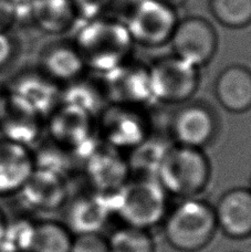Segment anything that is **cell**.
Here are the masks:
<instances>
[{
	"mask_svg": "<svg viewBox=\"0 0 251 252\" xmlns=\"http://www.w3.org/2000/svg\"><path fill=\"white\" fill-rule=\"evenodd\" d=\"M102 82L113 104L143 107L154 101L149 65L129 60L103 75Z\"/></svg>",
	"mask_w": 251,
	"mask_h": 252,
	"instance_id": "cell-8",
	"label": "cell"
},
{
	"mask_svg": "<svg viewBox=\"0 0 251 252\" xmlns=\"http://www.w3.org/2000/svg\"><path fill=\"white\" fill-rule=\"evenodd\" d=\"M178 20L176 9L159 0H133L123 22L134 43L158 48L169 43Z\"/></svg>",
	"mask_w": 251,
	"mask_h": 252,
	"instance_id": "cell-4",
	"label": "cell"
},
{
	"mask_svg": "<svg viewBox=\"0 0 251 252\" xmlns=\"http://www.w3.org/2000/svg\"><path fill=\"white\" fill-rule=\"evenodd\" d=\"M8 218L4 211L2 210L1 207H0V245L3 240L4 233H6V229H7V224H8Z\"/></svg>",
	"mask_w": 251,
	"mask_h": 252,
	"instance_id": "cell-26",
	"label": "cell"
},
{
	"mask_svg": "<svg viewBox=\"0 0 251 252\" xmlns=\"http://www.w3.org/2000/svg\"><path fill=\"white\" fill-rule=\"evenodd\" d=\"M40 118L22 109L3 92L0 111L1 137L30 147L31 142L38 137Z\"/></svg>",
	"mask_w": 251,
	"mask_h": 252,
	"instance_id": "cell-16",
	"label": "cell"
},
{
	"mask_svg": "<svg viewBox=\"0 0 251 252\" xmlns=\"http://www.w3.org/2000/svg\"><path fill=\"white\" fill-rule=\"evenodd\" d=\"M34 172V154L31 148L0 137V198L19 195Z\"/></svg>",
	"mask_w": 251,
	"mask_h": 252,
	"instance_id": "cell-11",
	"label": "cell"
},
{
	"mask_svg": "<svg viewBox=\"0 0 251 252\" xmlns=\"http://www.w3.org/2000/svg\"><path fill=\"white\" fill-rule=\"evenodd\" d=\"M210 177L212 165L204 150L177 144L164 151L156 168V179L167 195L183 199L198 197Z\"/></svg>",
	"mask_w": 251,
	"mask_h": 252,
	"instance_id": "cell-2",
	"label": "cell"
},
{
	"mask_svg": "<svg viewBox=\"0 0 251 252\" xmlns=\"http://www.w3.org/2000/svg\"><path fill=\"white\" fill-rule=\"evenodd\" d=\"M218 122L214 112L200 103H191L181 107L172 120L170 133L175 144L200 148L209 145L216 137Z\"/></svg>",
	"mask_w": 251,
	"mask_h": 252,
	"instance_id": "cell-10",
	"label": "cell"
},
{
	"mask_svg": "<svg viewBox=\"0 0 251 252\" xmlns=\"http://www.w3.org/2000/svg\"><path fill=\"white\" fill-rule=\"evenodd\" d=\"M16 53V42L10 34L0 30V69L10 62Z\"/></svg>",
	"mask_w": 251,
	"mask_h": 252,
	"instance_id": "cell-24",
	"label": "cell"
},
{
	"mask_svg": "<svg viewBox=\"0 0 251 252\" xmlns=\"http://www.w3.org/2000/svg\"><path fill=\"white\" fill-rule=\"evenodd\" d=\"M79 20H88L104 16L114 0H70Z\"/></svg>",
	"mask_w": 251,
	"mask_h": 252,
	"instance_id": "cell-23",
	"label": "cell"
},
{
	"mask_svg": "<svg viewBox=\"0 0 251 252\" xmlns=\"http://www.w3.org/2000/svg\"><path fill=\"white\" fill-rule=\"evenodd\" d=\"M70 252H110V249L106 238L97 232H88L73 238Z\"/></svg>",
	"mask_w": 251,
	"mask_h": 252,
	"instance_id": "cell-22",
	"label": "cell"
},
{
	"mask_svg": "<svg viewBox=\"0 0 251 252\" xmlns=\"http://www.w3.org/2000/svg\"><path fill=\"white\" fill-rule=\"evenodd\" d=\"M163 223L168 245L182 252L203 250L218 230L214 206L198 197L183 199L167 211Z\"/></svg>",
	"mask_w": 251,
	"mask_h": 252,
	"instance_id": "cell-3",
	"label": "cell"
},
{
	"mask_svg": "<svg viewBox=\"0 0 251 252\" xmlns=\"http://www.w3.org/2000/svg\"><path fill=\"white\" fill-rule=\"evenodd\" d=\"M2 100H3V92L0 90V111H1V105H2Z\"/></svg>",
	"mask_w": 251,
	"mask_h": 252,
	"instance_id": "cell-28",
	"label": "cell"
},
{
	"mask_svg": "<svg viewBox=\"0 0 251 252\" xmlns=\"http://www.w3.org/2000/svg\"><path fill=\"white\" fill-rule=\"evenodd\" d=\"M250 189H251V187H250Z\"/></svg>",
	"mask_w": 251,
	"mask_h": 252,
	"instance_id": "cell-29",
	"label": "cell"
},
{
	"mask_svg": "<svg viewBox=\"0 0 251 252\" xmlns=\"http://www.w3.org/2000/svg\"><path fill=\"white\" fill-rule=\"evenodd\" d=\"M159 1H162L163 3L167 4V6L172 7L174 9H177L179 7H182L185 4L188 0H159Z\"/></svg>",
	"mask_w": 251,
	"mask_h": 252,
	"instance_id": "cell-27",
	"label": "cell"
},
{
	"mask_svg": "<svg viewBox=\"0 0 251 252\" xmlns=\"http://www.w3.org/2000/svg\"><path fill=\"white\" fill-rule=\"evenodd\" d=\"M154 101L183 104L190 100L199 85V69L175 56L155 60L149 65Z\"/></svg>",
	"mask_w": 251,
	"mask_h": 252,
	"instance_id": "cell-6",
	"label": "cell"
},
{
	"mask_svg": "<svg viewBox=\"0 0 251 252\" xmlns=\"http://www.w3.org/2000/svg\"><path fill=\"white\" fill-rule=\"evenodd\" d=\"M110 252H155V242L149 230L125 226L107 238Z\"/></svg>",
	"mask_w": 251,
	"mask_h": 252,
	"instance_id": "cell-21",
	"label": "cell"
},
{
	"mask_svg": "<svg viewBox=\"0 0 251 252\" xmlns=\"http://www.w3.org/2000/svg\"><path fill=\"white\" fill-rule=\"evenodd\" d=\"M169 43L173 56L200 70L216 55L218 35L207 19L187 17L178 20Z\"/></svg>",
	"mask_w": 251,
	"mask_h": 252,
	"instance_id": "cell-7",
	"label": "cell"
},
{
	"mask_svg": "<svg viewBox=\"0 0 251 252\" xmlns=\"http://www.w3.org/2000/svg\"><path fill=\"white\" fill-rule=\"evenodd\" d=\"M209 10L221 26L241 29L251 24V0H208Z\"/></svg>",
	"mask_w": 251,
	"mask_h": 252,
	"instance_id": "cell-20",
	"label": "cell"
},
{
	"mask_svg": "<svg viewBox=\"0 0 251 252\" xmlns=\"http://www.w3.org/2000/svg\"><path fill=\"white\" fill-rule=\"evenodd\" d=\"M87 65L73 42L50 44L42 52L40 71L58 85H68L85 75Z\"/></svg>",
	"mask_w": 251,
	"mask_h": 252,
	"instance_id": "cell-14",
	"label": "cell"
},
{
	"mask_svg": "<svg viewBox=\"0 0 251 252\" xmlns=\"http://www.w3.org/2000/svg\"><path fill=\"white\" fill-rule=\"evenodd\" d=\"M218 230L230 239L251 237V189L236 187L222 193L214 206Z\"/></svg>",
	"mask_w": 251,
	"mask_h": 252,
	"instance_id": "cell-12",
	"label": "cell"
},
{
	"mask_svg": "<svg viewBox=\"0 0 251 252\" xmlns=\"http://www.w3.org/2000/svg\"><path fill=\"white\" fill-rule=\"evenodd\" d=\"M166 196L157 179L143 177L122 188L119 213L127 226L150 230L167 214Z\"/></svg>",
	"mask_w": 251,
	"mask_h": 252,
	"instance_id": "cell-5",
	"label": "cell"
},
{
	"mask_svg": "<svg viewBox=\"0 0 251 252\" xmlns=\"http://www.w3.org/2000/svg\"><path fill=\"white\" fill-rule=\"evenodd\" d=\"M85 75L61 89L60 104L74 106L92 115L107 100L103 82L95 83Z\"/></svg>",
	"mask_w": 251,
	"mask_h": 252,
	"instance_id": "cell-19",
	"label": "cell"
},
{
	"mask_svg": "<svg viewBox=\"0 0 251 252\" xmlns=\"http://www.w3.org/2000/svg\"><path fill=\"white\" fill-rule=\"evenodd\" d=\"M215 96L230 113L241 114L251 110V70L241 64L226 66L215 82Z\"/></svg>",
	"mask_w": 251,
	"mask_h": 252,
	"instance_id": "cell-13",
	"label": "cell"
},
{
	"mask_svg": "<svg viewBox=\"0 0 251 252\" xmlns=\"http://www.w3.org/2000/svg\"><path fill=\"white\" fill-rule=\"evenodd\" d=\"M22 109L41 119L60 104L61 88L41 71H27L13 78L4 92Z\"/></svg>",
	"mask_w": 251,
	"mask_h": 252,
	"instance_id": "cell-9",
	"label": "cell"
},
{
	"mask_svg": "<svg viewBox=\"0 0 251 252\" xmlns=\"http://www.w3.org/2000/svg\"><path fill=\"white\" fill-rule=\"evenodd\" d=\"M142 107L113 104L103 111V126L107 137L118 144H138L146 135L147 123Z\"/></svg>",
	"mask_w": 251,
	"mask_h": 252,
	"instance_id": "cell-15",
	"label": "cell"
},
{
	"mask_svg": "<svg viewBox=\"0 0 251 252\" xmlns=\"http://www.w3.org/2000/svg\"><path fill=\"white\" fill-rule=\"evenodd\" d=\"M81 21L72 42L88 69L104 75L129 61L134 42L123 21L105 16Z\"/></svg>",
	"mask_w": 251,
	"mask_h": 252,
	"instance_id": "cell-1",
	"label": "cell"
},
{
	"mask_svg": "<svg viewBox=\"0 0 251 252\" xmlns=\"http://www.w3.org/2000/svg\"><path fill=\"white\" fill-rule=\"evenodd\" d=\"M31 19L47 33L60 34L79 20L70 0H33Z\"/></svg>",
	"mask_w": 251,
	"mask_h": 252,
	"instance_id": "cell-17",
	"label": "cell"
},
{
	"mask_svg": "<svg viewBox=\"0 0 251 252\" xmlns=\"http://www.w3.org/2000/svg\"><path fill=\"white\" fill-rule=\"evenodd\" d=\"M73 238L68 226L59 221H35L25 252H70Z\"/></svg>",
	"mask_w": 251,
	"mask_h": 252,
	"instance_id": "cell-18",
	"label": "cell"
},
{
	"mask_svg": "<svg viewBox=\"0 0 251 252\" xmlns=\"http://www.w3.org/2000/svg\"><path fill=\"white\" fill-rule=\"evenodd\" d=\"M15 17V6L12 0H0V30H4V26Z\"/></svg>",
	"mask_w": 251,
	"mask_h": 252,
	"instance_id": "cell-25",
	"label": "cell"
}]
</instances>
